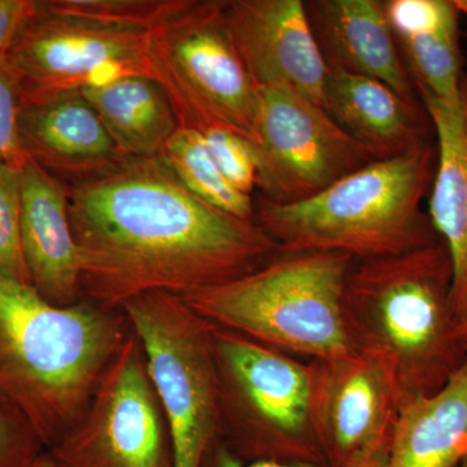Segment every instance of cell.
<instances>
[{
  "label": "cell",
  "mask_w": 467,
  "mask_h": 467,
  "mask_svg": "<svg viewBox=\"0 0 467 467\" xmlns=\"http://www.w3.org/2000/svg\"><path fill=\"white\" fill-rule=\"evenodd\" d=\"M79 294L107 310L150 292L182 296L254 272L278 254L254 220L192 195L161 158L125 160L67 192Z\"/></svg>",
  "instance_id": "obj_1"
},
{
  "label": "cell",
  "mask_w": 467,
  "mask_h": 467,
  "mask_svg": "<svg viewBox=\"0 0 467 467\" xmlns=\"http://www.w3.org/2000/svg\"><path fill=\"white\" fill-rule=\"evenodd\" d=\"M186 190L212 207L242 220H254V205L218 171L202 133L180 128L160 156Z\"/></svg>",
  "instance_id": "obj_22"
},
{
  "label": "cell",
  "mask_w": 467,
  "mask_h": 467,
  "mask_svg": "<svg viewBox=\"0 0 467 467\" xmlns=\"http://www.w3.org/2000/svg\"><path fill=\"white\" fill-rule=\"evenodd\" d=\"M36 3L26 0H0V63L5 60L18 33L33 16Z\"/></svg>",
  "instance_id": "obj_28"
},
{
  "label": "cell",
  "mask_w": 467,
  "mask_h": 467,
  "mask_svg": "<svg viewBox=\"0 0 467 467\" xmlns=\"http://www.w3.org/2000/svg\"><path fill=\"white\" fill-rule=\"evenodd\" d=\"M457 335H459L461 342H462L463 347H465L467 350V318L463 319V321L460 322L459 326H457Z\"/></svg>",
  "instance_id": "obj_30"
},
{
  "label": "cell",
  "mask_w": 467,
  "mask_h": 467,
  "mask_svg": "<svg viewBox=\"0 0 467 467\" xmlns=\"http://www.w3.org/2000/svg\"><path fill=\"white\" fill-rule=\"evenodd\" d=\"M221 441L245 462L325 466L312 420V361L214 326Z\"/></svg>",
  "instance_id": "obj_6"
},
{
  "label": "cell",
  "mask_w": 467,
  "mask_h": 467,
  "mask_svg": "<svg viewBox=\"0 0 467 467\" xmlns=\"http://www.w3.org/2000/svg\"><path fill=\"white\" fill-rule=\"evenodd\" d=\"M457 9H459L460 15H463L467 18V0H453Z\"/></svg>",
  "instance_id": "obj_33"
},
{
  "label": "cell",
  "mask_w": 467,
  "mask_h": 467,
  "mask_svg": "<svg viewBox=\"0 0 467 467\" xmlns=\"http://www.w3.org/2000/svg\"><path fill=\"white\" fill-rule=\"evenodd\" d=\"M81 94L126 160L160 158L180 129L168 95L149 76L121 77Z\"/></svg>",
  "instance_id": "obj_21"
},
{
  "label": "cell",
  "mask_w": 467,
  "mask_h": 467,
  "mask_svg": "<svg viewBox=\"0 0 467 467\" xmlns=\"http://www.w3.org/2000/svg\"><path fill=\"white\" fill-rule=\"evenodd\" d=\"M306 8L328 69L378 79L405 99L418 101L383 2L313 0Z\"/></svg>",
  "instance_id": "obj_15"
},
{
  "label": "cell",
  "mask_w": 467,
  "mask_h": 467,
  "mask_svg": "<svg viewBox=\"0 0 467 467\" xmlns=\"http://www.w3.org/2000/svg\"><path fill=\"white\" fill-rule=\"evenodd\" d=\"M20 221L21 164L0 161V275L30 284L21 250Z\"/></svg>",
  "instance_id": "obj_24"
},
{
  "label": "cell",
  "mask_w": 467,
  "mask_h": 467,
  "mask_svg": "<svg viewBox=\"0 0 467 467\" xmlns=\"http://www.w3.org/2000/svg\"><path fill=\"white\" fill-rule=\"evenodd\" d=\"M21 250L30 284L52 306L78 303V252L67 192L36 160L21 164Z\"/></svg>",
  "instance_id": "obj_14"
},
{
  "label": "cell",
  "mask_w": 467,
  "mask_h": 467,
  "mask_svg": "<svg viewBox=\"0 0 467 467\" xmlns=\"http://www.w3.org/2000/svg\"><path fill=\"white\" fill-rule=\"evenodd\" d=\"M32 467H57V465H55L54 461L51 460V457L48 456L47 451H46L45 454H42V456L34 462Z\"/></svg>",
  "instance_id": "obj_31"
},
{
  "label": "cell",
  "mask_w": 467,
  "mask_h": 467,
  "mask_svg": "<svg viewBox=\"0 0 467 467\" xmlns=\"http://www.w3.org/2000/svg\"><path fill=\"white\" fill-rule=\"evenodd\" d=\"M23 106L16 78L7 61L0 63V161L23 164L27 158L20 137V110Z\"/></svg>",
  "instance_id": "obj_26"
},
{
  "label": "cell",
  "mask_w": 467,
  "mask_h": 467,
  "mask_svg": "<svg viewBox=\"0 0 467 467\" xmlns=\"http://www.w3.org/2000/svg\"><path fill=\"white\" fill-rule=\"evenodd\" d=\"M467 451V359L429 398L401 408L387 467H454Z\"/></svg>",
  "instance_id": "obj_20"
},
{
  "label": "cell",
  "mask_w": 467,
  "mask_h": 467,
  "mask_svg": "<svg viewBox=\"0 0 467 467\" xmlns=\"http://www.w3.org/2000/svg\"><path fill=\"white\" fill-rule=\"evenodd\" d=\"M18 411L0 407V467H32L45 454V444L29 423H16Z\"/></svg>",
  "instance_id": "obj_27"
},
{
  "label": "cell",
  "mask_w": 467,
  "mask_h": 467,
  "mask_svg": "<svg viewBox=\"0 0 467 467\" xmlns=\"http://www.w3.org/2000/svg\"><path fill=\"white\" fill-rule=\"evenodd\" d=\"M454 467H467V451Z\"/></svg>",
  "instance_id": "obj_34"
},
{
  "label": "cell",
  "mask_w": 467,
  "mask_h": 467,
  "mask_svg": "<svg viewBox=\"0 0 467 467\" xmlns=\"http://www.w3.org/2000/svg\"><path fill=\"white\" fill-rule=\"evenodd\" d=\"M121 312L142 347L167 420L174 467H202L221 441L214 325L169 292L140 295Z\"/></svg>",
  "instance_id": "obj_8"
},
{
  "label": "cell",
  "mask_w": 467,
  "mask_h": 467,
  "mask_svg": "<svg viewBox=\"0 0 467 467\" xmlns=\"http://www.w3.org/2000/svg\"><path fill=\"white\" fill-rule=\"evenodd\" d=\"M355 260L337 252L276 254L254 272L182 295L217 327L308 359L350 348L343 297Z\"/></svg>",
  "instance_id": "obj_5"
},
{
  "label": "cell",
  "mask_w": 467,
  "mask_h": 467,
  "mask_svg": "<svg viewBox=\"0 0 467 467\" xmlns=\"http://www.w3.org/2000/svg\"><path fill=\"white\" fill-rule=\"evenodd\" d=\"M236 50L257 88L287 86L324 107L328 67L303 0H225Z\"/></svg>",
  "instance_id": "obj_13"
},
{
  "label": "cell",
  "mask_w": 467,
  "mask_h": 467,
  "mask_svg": "<svg viewBox=\"0 0 467 467\" xmlns=\"http://www.w3.org/2000/svg\"><path fill=\"white\" fill-rule=\"evenodd\" d=\"M147 55L180 128L223 129L256 142L260 88L233 41L225 0H186L150 30Z\"/></svg>",
  "instance_id": "obj_7"
},
{
  "label": "cell",
  "mask_w": 467,
  "mask_h": 467,
  "mask_svg": "<svg viewBox=\"0 0 467 467\" xmlns=\"http://www.w3.org/2000/svg\"><path fill=\"white\" fill-rule=\"evenodd\" d=\"M451 288L453 266L441 239L355 261L350 269L343 297L350 348L386 371L402 407L441 391L465 364Z\"/></svg>",
  "instance_id": "obj_3"
},
{
  "label": "cell",
  "mask_w": 467,
  "mask_h": 467,
  "mask_svg": "<svg viewBox=\"0 0 467 467\" xmlns=\"http://www.w3.org/2000/svg\"><path fill=\"white\" fill-rule=\"evenodd\" d=\"M312 420L326 467H387L402 401L373 359H310Z\"/></svg>",
  "instance_id": "obj_12"
},
{
  "label": "cell",
  "mask_w": 467,
  "mask_h": 467,
  "mask_svg": "<svg viewBox=\"0 0 467 467\" xmlns=\"http://www.w3.org/2000/svg\"><path fill=\"white\" fill-rule=\"evenodd\" d=\"M462 109H463V124H465V133L467 138V85L462 86Z\"/></svg>",
  "instance_id": "obj_32"
},
{
  "label": "cell",
  "mask_w": 467,
  "mask_h": 467,
  "mask_svg": "<svg viewBox=\"0 0 467 467\" xmlns=\"http://www.w3.org/2000/svg\"><path fill=\"white\" fill-rule=\"evenodd\" d=\"M431 144L377 160L306 201H261L254 221L278 254L337 252L355 261L408 254L438 242L423 199L434 181Z\"/></svg>",
  "instance_id": "obj_4"
},
{
  "label": "cell",
  "mask_w": 467,
  "mask_h": 467,
  "mask_svg": "<svg viewBox=\"0 0 467 467\" xmlns=\"http://www.w3.org/2000/svg\"><path fill=\"white\" fill-rule=\"evenodd\" d=\"M418 91L438 138L427 213L451 254V301L460 324L467 318V138L463 109H448L427 92Z\"/></svg>",
  "instance_id": "obj_19"
},
{
  "label": "cell",
  "mask_w": 467,
  "mask_h": 467,
  "mask_svg": "<svg viewBox=\"0 0 467 467\" xmlns=\"http://www.w3.org/2000/svg\"><path fill=\"white\" fill-rule=\"evenodd\" d=\"M324 109L378 160L396 158L429 143L431 119L420 101L365 76L328 69Z\"/></svg>",
  "instance_id": "obj_16"
},
{
  "label": "cell",
  "mask_w": 467,
  "mask_h": 467,
  "mask_svg": "<svg viewBox=\"0 0 467 467\" xmlns=\"http://www.w3.org/2000/svg\"><path fill=\"white\" fill-rule=\"evenodd\" d=\"M202 467H324L312 465H296V463L270 462V461H257V462H245L229 451L223 441H218L209 450L202 461Z\"/></svg>",
  "instance_id": "obj_29"
},
{
  "label": "cell",
  "mask_w": 467,
  "mask_h": 467,
  "mask_svg": "<svg viewBox=\"0 0 467 467\" xmlns=\"http://www.w3.org/2000/svg\"><path fill=\"white\" fill-rule=\"evenodd\" d=\"M186 0H55L38 3L51 14L150 32L182 7Z\"/></svg>",
  "instance_id": "obj_23"
},
{
  "label": "cell",
  "mask_w": 467,
  "mask_h": 467,
  "mask_svg": "<svg viewBox=\"0 0 467 467\" xmlns=\"http://www.w3.org/2000/svg\"><path fill=\"white\" fill-rule=\"evenodd\" d=\"M18 124L26 153L33 150L69 173L90 177L126 160L81 92L23 103Z\"/></svg>",
  "instance_id": "obj_17"
},
{
  "label": "cell",
  "mask_w": 467,
  "mask_h": 467,
  "mask_svg": "<svg viewBox=\"0 0 467 467\" xmlns=\"http://www.w3.org/2000/svg\"><path fill=\"white\" fill-rule=\"evenodd\" d=\"M254 146L259 186L281 204L312 198L378 160L324 107L282 85L260 88Z\"/></svg>",
  "instance_id": "obj_11"
},
{
  "label": "cell",
  "mask_w": 467,
  "mask_h": 467,
  "mask_svg": "<svg viewBox=\"0 0 467 467\" xmlns=\"http://www.w3.org/2000/svg\"><path fill=\"white\" fill-rule=\"evenodd\" d=\"M384 11L418 90L462 109L460 12L453 0H386Z\"/></svg>",
  "instance_id": "obj_18"
},
{
  "label": "cell",
  "mask_w": 467,
  "mask_h": 467,
  "mask_svg": "<svg viewBox=\"0 0 467 467\" xmlns=\"http://www.w3.org/2000/svg\"><path fill=\"white\" fill-rule=\"evenodd\" d=\"M149 33L51 14L36 3L5 61L23 103L73 94L125 76L150 77Z\"/></svg>",
  "instance_id": "obj_10"
},
{
  "label": "cell",
  "mask_w": 467,
  "mask_h": 467,
  "mask_svg": "<svg viewBox=\"0 0 467 467\" xmlns=\"http://www.w3.org/2000/svg\"><path fill=\"white\" fill-rule=\"evenodd\" d=\"M202 138L218 171L238 192L251 196L259 186V161L254 143L223 129L205 131Z\"/></svg>",
  "instance_id": "obj_25"
},
{
  "label": "cell",
  "mask_w": 467,
  "mask_h": 467,
  "mask_svg": "<svg viewBox=\"0 0 467 467\" xmlns=\"http://www.w3.org/2000/svg\"><path fill=\"white\" fill-rule=\"evenodd\" d=\"M47 453L57 467H174L167 420L133 331L78 422Z\"/></svg>",
  "instance_id": "obj_9"
},
{
  "label": "cell",
  "mask_w": 467,
  "mask_h": 467,
  "mask_svg": "<svg viewBox=\"0 0 467 467\" xmlns=\"http://www.w3.org/2000/svg\"><path fill=\"white\" fill-rule=\"evenodd\" d=\"M130 334L121 310L88 300L52 306L32 285L0 275V399L50 450L85 413Z\"/></svg>",
  "instance_id": "obj_2"
}]
</instances>
